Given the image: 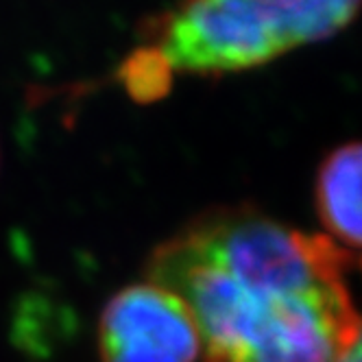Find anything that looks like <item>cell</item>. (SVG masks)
Returning <instances> with one entry per match:
<instances>
[{"label": "cell", "instance_id": "obj_3", "mask_svg": "<svg viewBox=\"0 0 362 362\" xmlns=\"http://www.w3.org/2000/svg\"><path fill=\"white\" fill-rule=\"evenodd\" d=\"M317 210L334 238L362 249V142L345 144L323 160Z\"/></svg>", "mask_w": 362, "mask_h": 362}, {"label": "cell", "instance_id": "obj_4", "mask_svg": "<svg viewBox=\"0 0 362 362\" xmlns=\"http://www.w3.org/2000/svg\"><path fill=\"white\" fill-rule=\"evenodd\" d=\"M360 7L362 0H273V9L293 48L339 33Z\"/></svg>", "mask_w": 362, "mask_h": 362}, {"label": "cell", "instance_id": "obj_2", "mask_svg": "<svg viewBox=\"0 0 362 362\" xmlns=\"http://www.w3.org/2000/svg\"><path fill=\"white\" fill-rule=\"evenodd\" d=\"M103 362H197L201 336L186 303L155 284L116 293L100 315Z\"/></svg>", "mask_w": 362, "mask_h": 362}, {"label": "cell", "instance_id": "obj_1", "mask_svg": "<svg viewBox=\"0 0 362 362\" xmlns=\"http://www.w3.org/2000/svg\"><path fill=\"white\" fill-rule=\"evenodd\" d=\"M160 48L173 70L221 76L262 66L293 46L267 0H188L160 22Z\"/></svg>", "mask_w": 362, "mask_h": 362}, {"label": "cell", "instance_id": "obj_5", "mask_svg": "<svg viewBox=\"0 0 362 362\" xmlns=\"http://www.w3.org/2000/svg\"><path fill=\"white\" fill-rule=\"evenodd\" d=\"M116 79L129 98L148 105L168 96L173 88V66L160 46H138L120 62Z\"/></svg>", "mask_w": 362, "mask_h": 362}, {"label": "cell", "instance_id": "obj_6", "mask_svg": "<svg viewBox=\"0 0 362 362\" xmlns=\"http://www.w3.org/2000/svg\"><path fill=\"white\" fill-rule=\"evenodd\" d=\"M336 362H362V319H360V325H358V329L354 334V339L341 351V356Z\"/></svg>", "mask_w": 362, "mask_h": 362}]
</instances>
